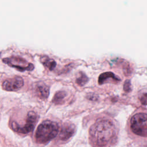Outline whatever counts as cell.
I'll return each mask as SVG.
<instances>
[{
  "mask_svg": "<svg viewBox=\"0 0 147 147\" xmlns=\"http://www.w3.org/2000/svg\"><path fill=\"white\" fill-rule=\"evenodd\" d=\"M117 139V127L110 119H99L90 128L89 140L94 147H112Z\"/></svg>",
  "mask_w": 147,
  "mask_h": 147,
  "instance_id": "obj_1",
  "label": "cell"
},
{
  "mask_svg": "<svg viewBox=\"0 0 147 147\" xmlns=\"http://www.w3.org/2000/svg\"><path fill=\"white\" fill-rule=\"evenodd\" d=\"M59 125L57 122L45 120L42 122L37 127L35 138L40 144H45L54 138L59 132Z\"/></svg>",
  "mask_w": 147,
  "mask_h": 147,
  "instance_id": "obj_2",
  "label": "cell"
},
{
  "mask_svg": "<svg viewBox=\"0 0 147 147\" xmlns=\"http://www.w3.org/2000/svg\"><path fill=\"white\" fill-rule=\"evenodd\" d=\"M130 127L134 134L147 137V113L139 111L133 114L130 120Z\"/></svg>",
  "mask_w": 147,
  "mask_h": 147,
  "instance_id": "obj_3",
  "label": "cell"
},
{
  "mask_svg": "<svg viewBox=\"0 0 147 147\" xmlns=\"http://www.w3.org/2000/svg\"><path fill=\"white\" fill-rule=\"evenodd\" d=\"M2 61L11 67H14L20 71H32L34 68V65L28 62L25 59L19 56H11L2 59Z\"/></svg>",
  "mask_w": 147,
  "mask_h": 147,
  "instance_id": "obj_4",
  "label": "cell"
},
{
  "mask_svg": "<svg viewBox=\"0 0 147 147\" xmlns=\"http://www.w3.org/2000/svg\"><path fill=\"white\" fill-rule=\"evenodd\" d=\"M37 121V114L34 111H30L28 112L26 119V122L23 126H19L17 123L13 122L11 124L13 130L15 131L23 133L26 134L31 131H32L34 127L36 122Z\"/></svg>",
  "mask_w": 147,
  "mask_h": 147,
  "instance_id": "obj_5",
  "label": "cell"
},
{
  "mask_svg": "<svg viewBox=\"0 0 147 147\" xmlns=\"http://www.w3.org/2000/svg\"><path fill=\"white\" fill-rule=\"evenodd\" d=\"M24 85V80L21 76H15L11 79L5 80L2 83V87L9 91H17L20 89Z\"/></svg>",
  "mask_w": 147,
  "mask_h": 147,
  "instance_id": "obj_6",
  "label": "cell"
},
{
  "mask_svg": "<svg viewBox=\"0 0 147 147\" xmlns=\"http://www.w3.org/2000/svg\"><path fill=\"white\" fill-rule=\"evenodd\" d=\"M75 126L73 123H65L62 127L59 137L63 141H66L71 138L75 133Z\"/></svg>",
  "mask_w": 147,
  "mask_h": 147,
  "instance_id": "obj_7",
  "label": "cell"
},
{
  "mask_svg": "<svg viewBox=\"0 0 147 147\" xmlns=\"http://www.w3.org/2000/svg\"><path fill=\"white\" fill-rule=\"evenodd\" d=\"M37 95L42 99H46L49 94V87L44 83H38L36 86Z\"/></svg>",
  "mask_w": 147,
  "mask_h": 147,
  "instance_id": "obj_8",
  "label": "cell"
},
{
  "mask_svg": "<svg viewBox=\"0 0 147 147\" xmlns=\"http://www.w3.org/2000/svg\"><path fill=\"white\" fill-rule=\"evenodd\" d=\"M107 80H112L115 82H118L120 81V78L115 75L114 73L111 72H104L102 74H100L98 78V83L99 84H102L103 83H105Z\"/></svg>",
  "mask_w": 147,
  "mask_h": 147,
  "instance_id": "obj_9",
  "label": "cell"
},
{
  "mask_svg": "<svg viewBox=\"0 0 147 147\" xmlns=\"http://www.w3.org/2000/svg\"><path fill=\"white\" fill-rule=\"evenodd\" d=\"M40 60L43 65L47 67L49 70H53L56 65V61L53 59H50L48 56H44L41 57Z\"/></svg>",
  "mask_w": 147,
  "mask_h": 147,
  "instance_id": "obj_10",
  "label": "cell"
},
{
  "mask_svg": "<svg viewBox=\"0 0 147 147\" xmlns=\"http://www.w3.org/2000/svg\"><path fill=\"white\" fill-rule=\"evenodd\" d=\"M66 96L67 92L65 91H59L55 94L52 99V102L56 104H61L64 101Z\"/></svg>",
  "mask_w": 147,
  "mask_h": 147,
  "instance_id": "obj_11",
  "label": "cell"
},
{
  "mask_svg": "<svg viewBox=\"0 0 147 147\" xmlns=\"http://www.w3.org/2000/svg\"><path fill=\"white\" fill-rule=\"evenodd\" d=\"M88 80V79L87 76L83 72H80L79 74V76L77 78L76 82L79 86H83L87 82Z\"/></svg>",
  "mask_w": 147,
  "mask_h": 147,
  "instance_id": "obj_12",
  "label": "cell"
},
{
  "mask_svg": "<svg viewBox=\"0 0 147 147\" xmlns=\"http://www.w3.org/2000/svg\"><path fill=\"white\" fill-rule=\"evenodd\" d=\"M140 99L141 102L145 105H147V92H144L140 96Z\"/></svg>",
  "mask_w": 147,
  "mask_h": 147,
  "instance_id": "obj_13",
  "label": "cell"
},
{
  "mask_svg": "<svg viewBox=\"0 0 147 147\" xmlns=\"http://www.w3.org/2000/svg\"><path fill=\"white\" fill-rule=\"evenodd\" d=\"M131 85L129 80H126L124 84V90L126 92H129L131 90Z\"/></svg>",
  "mask_w": 147,
  "mask_h": 147,
  "instance_id": "obj_14",
  "label": "cell"
}]
</instances>
